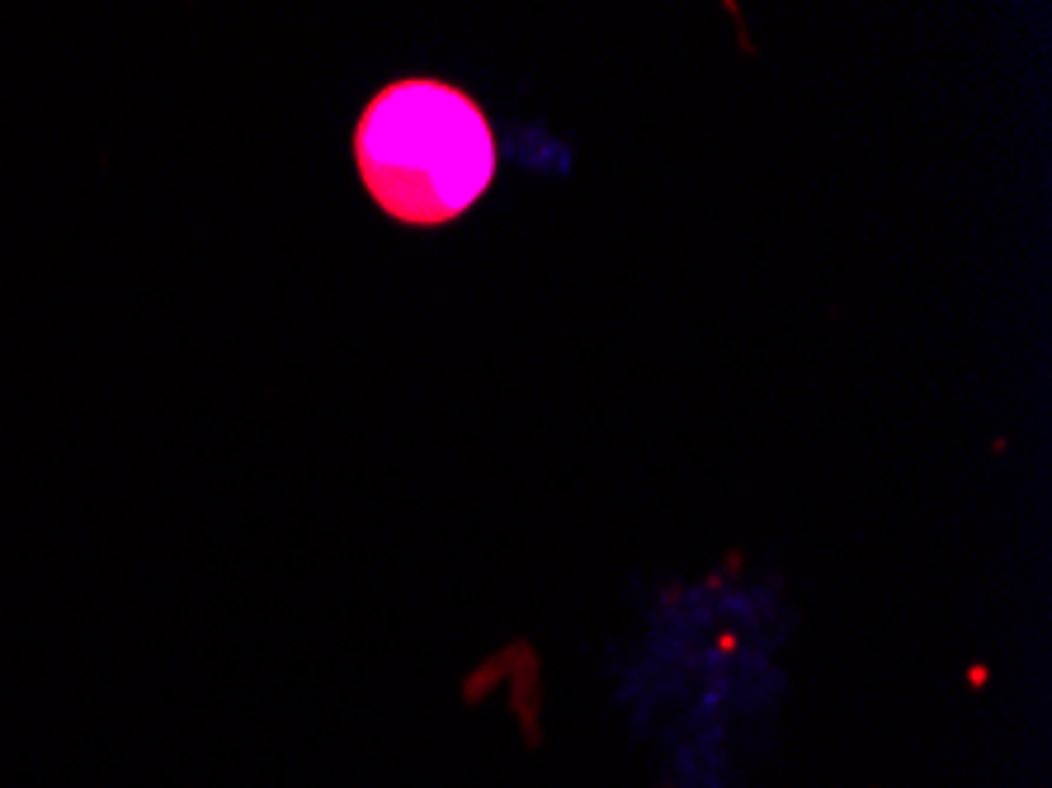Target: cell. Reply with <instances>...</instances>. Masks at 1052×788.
Instances as JSON below:
<instances>
[{
  "instance_id": "1",
  "label": "cell",
  "mask_w": 1052,
  "mask_h": 788,
  "mask_svg": "<svg viewBox=\"0 0 1052 788\" xmlns=\"http://www.w3.org/2000/svg\"><path fill=\"white\" fill-rule=\"evenodd\" d=\"M354 166L387 218L444 227L496 180V128L458 85L430 76L392 81L359 114Z\"/></svg>"
}]
</instances>
